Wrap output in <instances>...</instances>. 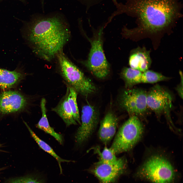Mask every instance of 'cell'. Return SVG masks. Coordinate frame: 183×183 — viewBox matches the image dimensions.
<instances>
[{
  "label": "cell",
  "instance_id": "cell-22",
  "mask_svg": "<svg viewBox=\"0 0 183 183\" xmlns=\"http://www.w3.org/2000/svg\"><path fill=\"white\" fill-rule=\"evenodd\" d=\"M180 77V81L179 84L176 88V90L180 97L183 98V75L182 73L180 71L179 72Z\"/></svg>",
  "mask_w": 183,
  "mask_h": 183
},
{
  "label": "cell",
  "instance_id": "cell-28",
  "mask_svg": "<svg viewBox=\"0 0 183 183\" xmlns=\"http://www.w3.org/2000/svg\"><path fill=\"white\" fill-rule=\"evenodd\" d=\"M1 170V169H0V171Z\"/></svg>",
  "mask_w": 183,
  "mask_h": 183
},
{
  "label": "cell",
  "instance_id": "cell-24",
  "mask_svg": "<svg viewBox=\"0 0 183 183\" xmlns=\"http://www.w3.org/2000/svg\"><path fill=\"white\" fill-rule=\"evenodd\" d=\"M24 178H18L8 183H23Z\"/></svg>",
  "mask_w": 183,
  "mask_h": 183
},
{
  "label": "cell",
  "instance_id": "cell-21",
  "mask_svg": "<svg viewBox=\"0 0 183 183\" xmlns=\"http://www.w3.org/2000/svg\"><path fill=\"white\" fill-rule=\"evenodd\" d=\"M94 149L95 152L98 154L100 157V161L106 162L113 163L117 159L115 154L110 148L105 147L102 152L98 147Z\"/></svg>",
  "mask_w": 183,
  "mask_h": 183
},
{
  "label": "cell",
  "instance_id": "cell-6",
  "mask_svg": "<svg viewBox=\"0 0 183 183\" xmlns=\"http://www.w3.org/2000/svg\"><path fill=\"white\" fill-rule=\"evenodd\" d=\"M102 28L92 40H90L91 47L87 59L82 63L96 77L100 79L106 77L110 67L102 48Z\"/></svg>",
  "mask_w": 183,
  "mask_h": 183
},
{
  "label": "cell",
  "instance_id": "cell-25",
  "mask_svg": "<svg viewBox=\"0 0 183 183\" xmlns=\"http://www.w3.org/2000/svg\"><path fill=\"white\" fill-rule=\"evenodd\" d=\"M2 144H0V150H1L0 149H1V148H2Z\"/></svg>",
  "mask_w": 183,
  "mask_h": 183
},
{
  "label": "cell",
  "instance_id": "cell-23",
  "mask_svg": "<svg viewBox=\"0 0 183 183\" xmlns=\"http://www.w3.org/2000/svg\"><path fill=\"white\" fill-rule=\"evenodd\" d=\"M23 183H43V182L39 179L28 177L24 178Z\"/></svg>",
  "mask_w": 183,
  "mask_h": 183
},
{
  "label": "cell",
  "instance_id": "cell-29",
  "mask_svg": "<svg viewBox=\"0 0 183 183\" xmlns=\"http://www.w3.org/2000/svg\"></svg>",
  "mask_w": 183,
  "mask_h": 183
},
{
  "label": "cell",
  "instance_id": "cell-16",
  "mask_svg": "<svg viewBox=\"0 0 183 183\" xmlns=\"http://www.w3.org/2000/svg\"><path fill=\"white\" fill-rule=\"evenodd\" d=\"M23 77L20 73L0 68V87L3 89L10 88L20 81Z\"/></svg>",
  "mask_w": 183,
  "mask_h": 183
},
{
  "label": "cell",
  "instance_id": "cell-26",
  "mask_svg": "<svg viewBox=\"0 0 183 183\" xmlns=\"http://www.w3.org/2000/svg\"><path fill=\"white\" fill-rule=\"evenodd\" d=\"M44 0H42V4H43V1H44Z\"/></svg>",
  "mask_w": 183,
  "mask_h": 183
},
{
  "label": "cell",
  "instance_id": "cell-12",
  "mask_svg": "<svg viewBox=\"0 0 183 183\" xmlns=\"http://www.w3.org/2000/svg\"><path fill=\"white\" fill-rule=\"evenodd\" d=\"M118 124V119L111 112H108L100 123L98 133L100 140L106 143L109 142L114 135Z\"/></svg>",
  "mask_w": 183,
  "mask_h": 183
},
{
  "label": "cell",
  "instance_id": "cell-13",
  "mask_svg": "<svg viewBox=\"0 0 183 183\" xmlns=\"http://www.w3.org/2000/svg\"><path fill=\"white\" fill-rule=\"evenodd\" d=\"M151 63L149 53L144 49H137L130 55L129 64L130 68L143 72L148 70Z\"/></svg>",
  "mask_w": 183,
  "mask_h": 183
},
{
  "label": "cell",
  "instance_id": "cell-3",
  "mask_svg": "<svg viewBox=\"0 0 183 183\" xmlns=\"http://www.w3.org/2000/svg\"><path fill=\"white\" fill-rule=\"evenodd\" d=\"M136 176L151 183H174L176 173L171 163L160 156L148 159L139 169Z\"/></svg>",
  "mask_w": 183,
  "mask_h": 183
},
{
  "label": "cell",
  "instance_id": "cell-7",
  "mask_svg": "<svg viewBox=\"0 0 183 183\" xmlns=\"http://www.w3.org/2000/svg\"><path fill=\"white\" fill-rule=\"evenodd\" d=\"M172 98L169 92L159 85L151 88L147 94L148 108L157 114H164L173 126L170 115L173 106Z\"/></svg>",
  "mask_w": 183,
  "mask_h": 183
},
{
  "label": "cell",
  "instance_id": "cell-15",
  "mask_svg": "<svg viewBox=\"0 0 183 183\" xmlns=\"http://www.w3.org/2000/svg\"><path fill=\"white\" fill-rule=\"evenodd\" d=\"M46 104L45 99L42 98L40 102L42 117L37 124L36 126L38 128L53 137L59 143L62 144L63 143L62 135L55 132L49 123L46 115Z\"/></svg>",
  "mask_w": 183,
  "mask_h": 183
},
{
  "label": "cell",
  "instance_id": "cell-10",
  "mask_svg": "<svg viewBox=\"0 0 183 183\" xmlns=\"http://www.w3.org/2000/svg\"><path fill=\"white\" fill-rule=\"evenodd\" d=\"M98 120V112L94 106L87 104L83 107L81 126L75 136L78 144H82L89 138L97 126Z\"/></svg>",
  "mask_w": 183,
  "mask_h": 183
},
{
  "label": "cell",
  "instance_id": "cell-19",
  "mask_svg": "<svg viewBox=\"0 0 183 183\" xmlns=\"http://www.w3.org/2000/svg\"><path fill=\"white\" fill-rule=\"evenodd\" d=\"M69 92L68 100L74 120L81 124L80 118L77 102V92L70 85L67 84Z\"/></svg>",
  "mask_w": 183,
  "mask_h": 183
},
{
  "label": "cell",
  "instance_id": "cell-11",
  "mask_svg": "<svg viewBox=\"0 0 183 183\" xmlns=\"http://www.w3.org/2000/svg\"><path fill=\"white\" fill-rule=\"evenodd\" d=\"M27 103L26 98L19 92L7 91L0 95V114L5 115L23 110Z\"/></svg>",
  "mask_w": 183,
  "mask_h": 183
},
{
  "label": "cell",
  "instance_id": "cell-17",
  "mask_svg": "<svg viewBox=\"0 0 183 183\" xmlns=\"http://www.w3.org/2000/svg\"><path fill=\"white\" fill-rule=\"evenodd\" d=\"M142 72L131 68L125 67L123 69L121 75L126 87L130 88L141 83Z\"/></svg>",
  "mask_w": 183,
  "mask_h": 183
},
{
  "label": "cell",
  "instance_id": "cell-8",
  "mask_svg": "<svg viewBox=\"0 0 183 183\" xmlns=\"http://www.w3.org/2000/svg\"><path fill=\"white\" fill-rule=\"evenodd\" d=\"M147 93L140 88L127 89L122 93L120 98L122 108L132 115H143L147 112Z\"/></svg>",
  "mask_w": 183,
  "mask_h": 183
},
{
  "label": "cell",
  "instance_id": "cell-1",
  "mask_svg": "<svg viewBox=\"0 0 183 183\" xmlns=\"http://www.w3.org/2000/svg\"><path fill=\"white\" fill-rule=\"evenodd\" d=\"M26 35L35 52L49 60L61 51L70 34L65 21L54 15L34 19L28 26Z\"/></svg>",
  "mask_w": 183,
  "mask_h": 183
},
{
  "label": "cell",
  "instance_id": "cell-14",
  "mask_svg": "<svg viewBox=\"0 0 183 183\" xmlns=\"http://www.w3.org/2000/svg\"><path fill=\"white\" fill-rule=\"evenodd\" d=\"M68 89L67 87L66 93L57 105L52 110L56 113L63 119L67 126L77 124L74 119L72 111L68 100Z\"/></svg>",
  "mask_w": 183,
  "mask_h": 183
},
{
  "label": "cell",
  "instance_id": "cell-9",
  "mask_svg": "<svg viewBox=\"0 0 183 183\" xmlns=\"http://www.w3.org/2000/svg\"><path fill=\"white\" fill-rule=\"evenodd\" d=\"M126 168V161L121 158L117 159L113 163L99 161L95 163L91 171L97 178L100 183H111L124 173Z\"/></svg>",
  "mask_w": 183,
  "mask_h": 183
},
{
  "label": "cell",
  "instance_id": "cell-27",
  "mask_svg": "<svg viewBox=\"0 0 183 183\" xmlns=\"http://www.w3.org/2000/svg\"><path fill=\"white\" fill-rule=\"evenodd\" d=\"M20 0V1H24V0Z\"/></svg>",
  "mask_w": 183,
  "mask_h": 183
},
{
  "label": "cell",
  "instance_id": "cell-5",
  "mask_svg": "<svg viewBox=\"0 0 183 183\" xmlns=\"http://www.w3.org/2000/svg\"><path fill=\"white\" fill-rule=\"evenodd\" d=\"M143 127L135 115H132L118 130L110 148L116 154L131 149L141 138Z\"/></svg>",
  "mask_w": 183,
  "mask_h": 183
},
{
  "label": "cell",
  "instance_id": "cell-18",
  "mask_svg": "<svg viewBox=\"0 0 183 183\" xmlns=\"http://www.w3.org/2000/svg\"><path fill=\"white\" fill-rule=\"evenodd\" d=\"M24 124L28 130L31 135L36 141L39 147L43 150L53 156L57 161L59 166L60 174H62V169L61 165L62 162H69L71 160L62 159L58 156L54 151L52 148L45 142L40 139L32 130L26 123Z\"/></svg>",
  "mask_w": 183,
  "mask_h": 183
},
{
  "label": "cell",
  "instance_id": "cell-20",
  "mask_svg": "<svg viewBox=\"0 0 183 183\" xmlns=\"http://www.w3.org/2000/svg\"><path fill=\"white\" fill-rule=\"evenodd\" d=\"M169 79V78L161 73L147 70L142 73L141 83H153Z\"/></svg>",
  "mask_w": 183,
  "mask_h": 183
},
{
  "label": "cell",
  "instance_id": "cell-2",
  "mask_svg": "<svg viewBox=\"0 0 183 183\" xmlns=\"http://www.w3.org/2000/svg\"><path fill=\"white\" fill-rule=\"evenodd\" d=\"M114 4L117 8L115 15L134 12L138 15L144 29L152 32L169 25L178 12L175 0H133L125 5L115 1Z\"/></svg>",
  "mask_w": 183,
  "mask_h": 183
},
{
  "label": "cell",
  "instance_id": "cell-4",
  "mask_svg": "<svg viewBox=\"0 0 183 183\" xmlns=\"http://www.w3.org/2000/svg\"><path fill=\"white\" fill-rule=\"evenodd\" d=\"M61 74L67 84L81 95L87 97L94 93L96 87L77 67L61 51L57 55Z\"/></svg>",
  "mask_w": 183,
  "mask_h": 183
}]
</instances>
